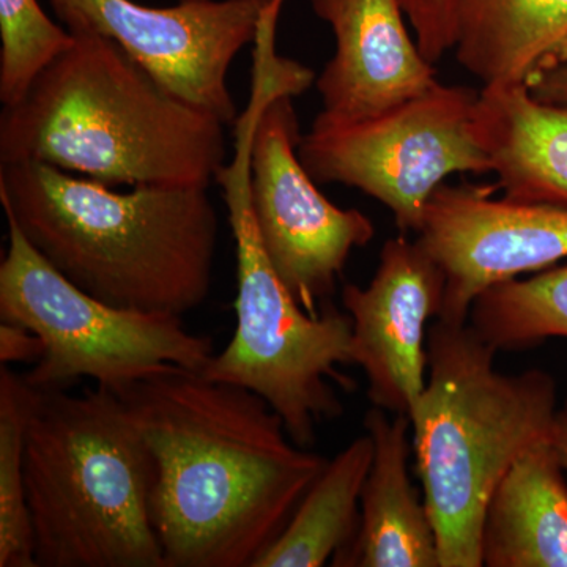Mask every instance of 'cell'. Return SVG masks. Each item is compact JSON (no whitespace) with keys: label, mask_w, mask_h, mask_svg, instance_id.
<instances>
[{"label":"cell","mask_w":567,"mask_h":567,"mask_svg":"<svg viewBox=\"0 0 567 567\" xmlns=\"http://www.w3.org/2000/svg\"><path fill=\"white\" fill-rule=\"evenodd\" d=\"M114 393L155 461L164 567H254L328 462L260 395L203 371L166 364Z\"/></svg>","instance_id":"cell-1"},{"label":"cell","mask_w":567,"mask_h":567,"mask_svg":"<svg viewBox=\"0 0 567 567\" xmlns=\"http://www.w3.org/2000/svg\"><path fill=\"white\" fill-rule=\"evenodd\" d=\"M0 204L52 268L104 303L185 317L210 295L218 215L204 186L118 193L50 164L7 163Z\"/></svg>","instance_id":"cell-2"},{"label":"cell","mask_w":567,"mask_h":567,"mask_svg":"<svg viewBox=\"0 0 567 567\" xmlns=\"http://www.w3.org/2000/svg\"><path fill=\"white\" fill-rule=\"evenodd\" d=\"M0 114V164L35 162L106 185L210 188L226 123L164 89L117 43L91 32Z\"/></svg>","instance_id":"cell-3"},{"label":"cell","mask_w":567,"mask_h":567,"mask_svg":"<svg viewBox=\"0 0 567 567\" xmlns=\"http://www.w3.org/2000/svg\"><path fill=\"white\" fill-rule=\"evenodd\" d=\"M495 354L468 322L436 319L429 330L427 383L409 417L440 567L483 566L488 499L517 458L554 434V377L502 374Z\"/></svg>","instance_id":"cell-4"},{"label":"cell","mask_w":567,"mask_h":567,"mask_svg":"<svg viewBox=\"0 0 567 567\" xmlns=\"http://www.w3.org/2000/svg\"><path fill=\"white\" fill-rule=\"evenodd\" d=\"M24 476L37 567H164L155 461L114 391L39 390Z\"/></svg>","instance_id":"cell-5"},{"label":"cell","mask_w":567,"mask_h":567,"mask_svg":"<svg viewBox=\"0 0 567 567\" xmlns=\"http://www.w3.org/2000/svg\"><path fill=\"white\" fill-rule=\"evenodd\" d=\"M270 96L251 92L234 123V159L219 171L237 252V300L233 339L204 369L208 379L246 388L281 416L301 447L316 443L317 427L342 413L336 388L352 390L342 365L353 364L352 320L334 309L309 316L268 260L249 199L251 148L257 122Z\"/></svg>","instance_id":"cell-6"},{"label":"cell","mask_w":567,"mask_h":567,"mask_svg":"<svg viewBox=\"0 0 567 567\" xmlns=\"http://www.w3.org/2000/svg\"><path fill=\"white\" fill-rule=\"evenodd\" d=\"M6 218L0 319L28 327L43 341V357L24 374L33 388L69 390L91 379L118 391L166 364L204 371L210 363L212 339L189 331L183 317L117 308L85 293Z\"/></svg>","instance_id":"cell-7"},{"label":"cell","mask_w":567,"mask_h":567,"mask_svg":"<svg viewBox=\"0 0 567 567\" xmlns=\"http://www.w3.org/2000/svg\"><path fill=\"white\" fill-rule=\"evenodd\" d=\"M480 92L442 82L374 117L312 123L298 156L317 183L352 186L417 233L425 204L453 174L491 173L476 132Z\"/></svg>","instance_id":"cell-8"},{"label":"cell","mask_w":567,"mask_h":567,"mask_svg":"<svg viewBox=\"0 0 567 567\" xmlns=\"http://www.w3.org/2000/svg\"><path fill=\"white\" fill-rule=\"evenodd\" d=\"M292 95H276L257 122L249 199L276 275L309 316L330 300L353 249L375 237L364 213L339 208L317 188L298 156L301 133Z\"/></svg>","instance_id":"cell-9"},{"label":"cell","mask_w":567,"mask_h":567,"mask_svg":"<svg viewBox=\"0 0 567 567\" xmlns=\"http://www.w3.org/2000/svg\"><path fill=\"white\" fill-rule=\"evenodd\" d=\"M270 2L178 0L156 9L134 0H50L70 32L114 41L164 89L233 126L240 114L227 74L256 40Z\"/></svg>","instance_id":"cell-10"},{"label":"cell","mask_w":567,"mask_h":567,"mask_svg":"<svg viewBox=\"0 0 567 567\" xmlns=\"http://www.w3.org/2000/svg\"><path fill=\"white\" fill-rule=\"evenodd\" d=\"M496 186L443 183L425 204L417 238L445 274L439 319L468 322L481 293L567 257V207L494 199Z\"/></svg>","instance_id":"cell-11"},{"label":"cell","mask_w":567,"mask_h":567,"mask_svg":"<svg viewBox=\"0 0 567 567\" xmlns=\"http://www.w3.org/2000/svg\"><path fill=\"white\" fill-rule=\"evenodd\" d=\"M445 284L431 254L402 234L383 245L368 286L342 289L353 364L363 368L369 401L391 415H409L427 383L425 327L442 315Z\"/></svg>","instance_id":"cell-12"},{"label":"cell","mask_w":567,"mask_h":567,"mask_svg":"<svg viewBox=\"0 0 567 567\" xmlns=\"http://www.w3.org/2000/svg\"><path fill=\"white\" fill-rule=\"evenodd\" d=\"M334 35L333 58L316 78L322 111L315 122L374 117L439 84L406 29L402 0H309Z\"/></svg>","instance_id":"cell-13"},{"label":"cell","mask_w":567,"mask_h":567,"mask_svg":"<svg viewBox=\"0 0 567 567\" xmlns=\"http://www.w3.org/2000/svg\"><path fill=\"white\" fill-rule=\"evenodd\" d=\"M364 431L374 457L361 494V518L353 543L333 558L344 567H440L431 514L409 473L412 424L372 406Z\"/></svg>","instance_id":"cell-14"},{"label":"cell","mask_w":567,"mask_h":567,"mask_svg":"<svg viewBox=\"0 0 567 567\" xmlns=\"http://www.w3.org/2000/svg\"><path fill=\"white\" fill-rule=\"evenodd\" d=\"M476 132L503 196L567 207V106L539 102L525 84L483 87Z\"/></svg>","instance_id":"cell-15"},{"label":"cell","mask_w":567,"mask_h":567,"mask_svg":"<svg viewBox=\"0 0 567 567\" xmlns=\"http://www.w3.org/2000/svg\"><path fill=\"white\" fill-rule=\"evenodd\" d=\"M566 473L551 436L517 458L484 513L483 566L567 567Z\"/></svg>","instance_id":"cell-16"},{"label":"cell","mask_w":567,"mask_h":567,"mask_svg":"<svg viewBox=\"0 0 567 567\" xmlns=\"http://www.w3.org/2000/svg\"><path fill=\"white\" fill-rule=\"evenodd\" d=\"M462 69L484 87L525 84L567 39V0H456Z\"/></svg>","instance_id":"cell-17"},{"label":"cell","mask_w":567,"mask_h":567,"mask_svg":"<svg viewBox=\"0 0 567 567\" xmlns=\"http://www.w3.org/2000/svg\"><path fill=\"white\" fill-rule=\"evenodd\" d=\"M372 457L374 443L364 432L328 461L254 567H322L344 551L360 528L361 494Z\"/></svg>","instance_id":"cell-18"},{"label":"cell","mask_w":567,"mask_h":567,"mask_svg":"<svg viewBox=\"0 0 567 567\" xmlns=\"http://www.w3.org/2000/svg\"><path fill=\"white\" fill-rule=\"evenodd\" d=\"M468 323L496 353L567 338V265L491 287L476 298Z\"/></svg>","instance_id":"cell-19"},{"label":"cell","mask_w":567,"mask_h":567,"mask_svg":"<svg viewBox=\"0 0 567 567\" xmlns=\"http://www.w3.org/2000/svg\"><path fill=\"white\" fill-rule=\"evenodd\" d=\"M39 390L0 368V567H37L24 458Z\"/></svg>","instance_id":"cell-20"},{"label":"cell","mask_w":567,"mask_h":567,"mask_svg":"<svg viewBox=\"0 0 567 567\" xmlns=\"http://www.w3.org/2000/svg\"><path fill=\"white\" fill-rule=\"evenodd\" d=\"M0 103L20 102L35 78L73 44L39 0H0Z\"/></svg>","instance_id":"cell-21"},{"label":"cell","mask_w":567,"mask_h":567,"mask_svg":"<svg viewBox=\"0 0 567 567\" xmlns=\"http://www.w3.org/2000/svg\"><path fill=\"white\" fill-rule=\"evenodd\" d=\"M415 40L429 62L435 63L456 47V0H402Z\"/></svg>","instance_id":"cell-22"},{"label":"cell","mask_w":567,"mask_h":567,"mask_svg":"<svg viewBox=\"0 0 567 567\" xmlns=\"http://www.w3.org/2000/svg\"><path fill=\"white\" fill-rule=\"evenodd\" d=\"M525 85L539 102L567 106V39L537 63Z\"/></svg>","instance_id":"cell-23"},{"label":"cell","mask_w":567,"mask_h":567,"mask_svg":"<svg viewBox=\"0 0 567 567\" xmlns=\"http://www.w3.org/2000/svg\"><path fill=\"white\" fill-rule=\"evenodd\" d=\"M44 344L39 334L33 333L22 324L0 323V363L3 365L17 363H39L43 357Z\"/></svg>","instance_id":"cell-24"},{"label":"cell","mask_w":567,"mask_h":567,"mask_svg":"<svg viewBox=\"0 0 567 567\" xmlns=\"http://www.w3.org/2000/svg\"><path fill=\"white\" fill-rule=\"evenodd\" d=\"M551 439H554L559 458H561V464L565 466L567 472V398L565 399V402H563V405L558 406L557 416H555L554 423V434H551Z\"/></svg>","instance_id":"cell-25"}]
</instances>
